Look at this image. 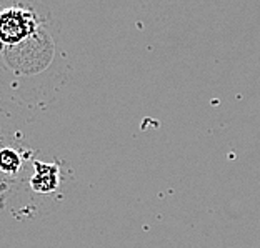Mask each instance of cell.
I'll use <instances>...</instances> for the list:
<instances>
[{
	"label": "cell",
	"mask_w": 260,
	"mask_h": 248,
	"mask_svg": "<svg viewBox=\"0 0 260 248\" xmlns=\"http://www.w3.org/2000/svg\"><path fill=\"white\" fill-rule=\"evenodd\" d=\"M37 30V17L30 10L10 7L2 12L0 19V37L4 45H19L30 39Z\"/></svg>",
	"instance_id": "cell-1"
},
{
	"label": "cell",
	"mask_w": 260,
	"mask_h": 248,
	"mask_svg": "<svg viewBox=\"0 0 260 248\" xmlns=\"http://www.w3.org/2000/svg\"><path fill=\"white\" fill-rule=\"evenodd\" d=\"M35 173L30 180V187L37 193H52L60 184V172L54 163L34 162Z\"/></svg>",
	"instance_id": "cell-2"
},
{
	"label": "cell",
	"mask_w": 260,
	"mask_h": 248,
	"mask_svg": "<svg viewBox=\"0 0 260 248\" xmlns=\"http://www.w3.org/2000/svg\"><path fill=\"white\" fill-rule=\"evenodd\" d=\"M20 165H22V157L15 150L10 149L2 150V153H0V168H2L4 173L15 175L20 170Z\"/></svg>",
	"instance_id": "cell-3"
}]
</instances>
